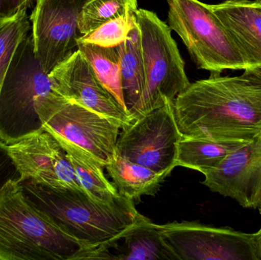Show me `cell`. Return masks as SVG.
<instances>
[{"instance_id": "cell-1", "label": "cell", "mask_w": 261, "mask_h": 260, "mask_svg": "<svg viewBox=\"0 0 261 260\" xmlns=\"http://www.w3.org/2000/svg\"><path fill=\"white\" fill-rule=\"evenodd\" d=\"M174 111L182 136L248 143L261 133V75L211 73L178 94Z\"/></svg>"}, {"instance_id": "cell-2", "label": "cell", "mask_w": 261, "mask_h": 260, "mask_svg": "<svg viewBox=\"0 0 261 260\" xmlns=\"http://www.w3.org/2000/svg\"><path fill=\"white\" fill-rule=\"evenodd\" d=\"M95 250L38 209L19 182L0 191V260L87 259Z\"/></svg>"}, {"instance_id": "cell-3", "label": "cell", "mask_w": 261, "mask_h": 260, "mask_svg": "<svg viewBox=\"0 0 261 260\" xmlns=\"http://www.w3.org/2000/svg\"><path fill=\"white\" fill-rule=\"evenodd\" d=\"M19 183L24 195L63 228L109 254L140 215L135 201L122 195L112 203H99L81 191L55 189L31 180Z\"/></svg>"}, {"instance_id": "cell-4", "label": "cell", "mask_w": 261, "mask_h": 260, "mask_svg": "<svg viewBox=\"0 0 261 260\" xmlns=\"http://www.w3.org/2000/svg\"><path fill=\"white\" fill-rule=\"evenodd\" d=\"M56 91L34 52L29 33L17 47L0 91V141L11 145L42 128L38 98Z\"/></svg>"}, {"instance_id": "cell-5", "label": "cell", "mask_w": 261, "mask_h": 260, "mask_svg": "<svg viewBox=\"0 0 261 260\" xmlns=\"http://www.w3.org/2000/svg\"><path fill=\"white\" fill-rule=\"evenodd\" d=\"M135 17L141 35L145 85L139 100L129 111L133 120L167 102H174L191 83L168 24L147 9H138Z\"/></svg>"}, {"instance_id": "cell-6", "label": "cell", "mask_w": 261, "mask_h": 260, "mask_svg": "<svg viewBox=\"0 0 261 260\" xmlns=\"http://www.w3.org/2000/svg\"><path fill=\"white\" fill-rule=\"evenodd\" d=\"M167 4L169 27L179 35L199 69L211 73L248 70L240 49L210 5L199 0H167Z\"/></svg>"}, {"instance_id": "cell-7", "label": "cell", "mask_w": 261, "mask_h": 260, "mask_svg": "<svg viewBox=\"0 0 261 260\" xmlns=\"http://www.w3.org/2000/svg\"><path fill=\"white\" fill-rule=\"evenodd\" d=\"M36 111L42 128L88 152L107 166L116 154L123 126L57 91L37 99Z\"/></svg>"}, {"instance_id": "cell-8", "label": "cell", "mask_w": 261, "mask_h": 260, "mask_svg": "<svg viewBox=\"0 0 261 260\" xmlns=\"http://www.w3.org/2000/svg\"><path fill=\"white\" fill-rule=\"evenodd\" d=\"M182 137L175 116L174 102H167L122 128L116 153L168 177L177 166L178 143Z\"/></svg>"}, {"instance_id": "cell-9", "label": "cell", "mask_w": 261, "mask_h": 260, "mask_svg": "<svg viewBox=\"0 0 261 260\" xmlns=\"http://www.w3.org/2000/svg\"><path fill=\"white\" fill-rule=\"evenodd\" d=\"M179 260H260L255 234L193 221L159 224Z\"/></svg>"}, {"instance_id": "cell-10", "label": "cell", "mask_w": 261, "mask_h": 260, "mask_svg": "<svg viewBox=\"0 0 261 260\" xmlns=\"http://www.w3.org/2000/svg\"><path fill=\"white\" fill-rule=\"evenodd\" d=\"M88 0H37L30 16L34 52L50 73L78 49L79 18Z\"/></svg>"}, {"instance_id": "cell-11", "label": "cell", "mask_w": 261, "mask_h": 260, "mask_svg": "<svg viewBox=\"0 0 261 260\" xmlns=\"http://www.w3.org/2000/svg\"><path fill=\"white\" fill-rule=\"evenodd\" d=\"M6 147L21 175L20 182L84 192L64 148L44 128Z\"/></svg>"}, {"instance_id": "cell-12", "label": "cell", "mask_w": 261, "mask_h": 260, "mask_svg": "<svg viewBox=\"0 0 261 260\" xmlns=\"http://www.w3.org/2000/svg\"><path fill=\"white\" fill-rule=\"evenodd\" d=\"M49 76L55 90L67 99L117 121L123 128L134 122L129 112L104 86L88 60L78 49L57 66Z\"/></svg>"}, {"instance_id": "cell-13", "label": "cell", "mask_w": 261, "mask_h": 260, "mask_svg": "<svg viewBox=\"0 0 261 260\" xmlns=\"http://www.w3.org/2000/svg\"><path fill=\"white\" fill-rule=\"evenodd\" d=\"M202 184L245 209L261 208V133L204 174Z\"/></svg>"}, {"instance_id": "cell-14", "label": "cell", "mask_w": 261, "mask_h": 260, "mask_svg": "<svg viewBox=\"0 0 261 260\" xmlns=\"http://www.w3.org/2000/svg\"><path fill=\"white\" fill-rule=\"evenodd\" d=\"M210 8L236 41L248 70L261 74V0H225Z\"/></svg>"}, {"instance_id": "cell-15", "label": "cell", "mask_w": 261, "mask_h": 260, "mask_svg": "<svg viewBox=\"0 0 261 260\" xmlns=\"http://www.w3.org/2000/svg\"><path fill=\"white\" fill-rule=\"evenodd\" d=\"M55 137L65 151L78 183L90 198L99 203H110L120 196L114 184L106 177L105 166L99 160L80 147Z\"/></svg>"}, {"instance_id": "cell-16", "label": "cell", "mask_w": 261, "mask_h": 260, "mask_svg": "<svg viewBox=\"0 0 261 260\" xmlns=\"http://www.w3.org/2000/svg\"><path fill=\"white\" fill-rule=\"evenodd\" d=\"M105 168L119 195L133 201L144 195H154L167 177L117 153Z\"/></svg>"}, {"instance_id": "cell-17", "label": "cell", "mask_w": 261, "mask_h": 260, "mask_svg": "<svg viewBox=\"0 0 261 260\" xmlns=\"http://www.w3.org/2000/svg\"><path fill=\"white\" fill-rule=\"evenodd\" d=\"M126 253L117 257L125 260H179L166 243L159 224L140 214L123 237Z\"/></svg>"}, {"instance_id": "cell-18", "label": "cell", "mask_w": 261, "mask_h": 260, "mask_svg": "<svg viewBox=\"0 0 261 260\" xmlns=\"http://www.w3.org/2000/svg\"><path fill=\"white\" fill-rule=\"evenodd\" d=\"M245 143L182 136L178 143L176 166L199 171L204 175L216 169L228 156Z\"/></svg>"}, {"instance_id": "cell-19", "label": "cell", "mask_w": 261, "mask_h": 260, "mask_svg": "<svg viewBox=\"0 0 261 260\" xmlns=\"http://www.w3.org/2000/svg\"><path fill=\"white\" fill-rule=\"evenodd\" d=\"M117 48L120 54L124 102L129 112L141 98L145 85L141 35L137 23L127 39L117 46Z\"/></svg>"}, {"instance_id": "cell-20", "label": "cell", "mask_w": 261, "mask_h": 260, "mask_svg": "<svg viewBox=\"0 0 261 260\" xmlns=\"http://www.w3.org/2000/svg\"><path fill=\"white\" fill-rule=\"evenodd\" d=\"M78 50L88 60L104 86L127 110L122 93L120 54L117 47H101L78 41Z\"/></svg>"}, {"instance_id": "cell-21", "label": "cell", "mask_w": 261, "mask_h": 260, "mask_svg": "<svg viewBox=\"0 0 261 260\" xmlns=\"http://www.w3.org/2000/svg\"><path fill=\"white\" fill-rule=\"evenodd\" d=\"M138 9V0H88L80 15V32L87 35L104 23L135 14Z\"/></svg>"}, {"instance_id": "cell-22", "label": "cell", "mask_w": 261, "mask_h": 260, "mask_svg": "<svg viewBox=\"0 0 261 260\" xmlns=\"http://www.w3.org/2000/svg\"><path fill=\"white\" fill-rule=\"evenodd\" d=\"M30 18L26 12L0 22V87L17 47L30 31Z\"/></svg>"}, {"instance_id": "cell-23", "label": "cell", "mask_w": 261, "mask_h": 260, "mask_svg": "<svg viewBox=\"0 0 261 260\" xmlns=\"http://www.w3.org/2000/svg\"><path fill=\"white\" fill-rule=\"evenodd\" d=\"M136 23L135 13L123 15L104 23L90 33L82 35L78 41L101 47H117L127 39Z\"/></svg>"}, {"instance_id": "cell-24", "label": "cell", "mask_w": 261, "mask_h": 260, "mask_svg": "<svg viewBox=\"0 0 261 260\" xmlns=\"http://www.w3.org/2000/svg\"><path fill=\"white\" fill-rule=\"evenodd\" d=\"M11 180L20 182L21 175L9 156L6 145L0 141V191Z\"/></svg>"}, {"instance_id": "cell-25", "label": "cell", "mask_w": 261, "mask_h": 260, "mask_svg": "<svg viewBox=\"0 0 261 260\" xmlns=\"http://www.w3.org/2000/svg\"><path fill=\"white\" fill-rule=\"evenodd\" d=\"M31 1L32 0H0V22L27 12Z\"/></svg>"}, {"instance_id": "cell-26", "label": "cell", "mask_w": 261, "mask_h": 260, "mask_svg": "<svg viewBox=\"0 0 261 260\" xmlns=\"http://www.w3.org/2000/svg\"><path fill=\"white\" fill-rule=\"evenodd\" d=\"M260 211V214L261 215V208L259 209ZM256 240H257V248H258L259 254H260V257L261 260V228L259 230L257 233L255 234Z\"/></svg>"}, {"instance_id": "cell-27", "label": "cell", "mask_w": 261, "mask_h": 260, "mask_svg": "<svg viewBox=\"0 0 261 260\" xmlns=\"http://www.w3.org/2000/svg\"><path fill=\"white\" fill-rule=\"evenodd\" d=\"M0 91H1V87H0Z\"/></svg>"}]
</instances>
